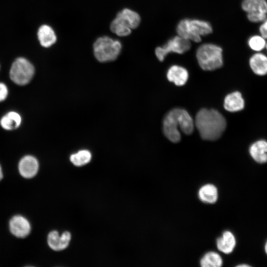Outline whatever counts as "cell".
<instances>
[{"mask_svg":"<svg viewBox=\"0 0 267 267\" xmlns=\"http://www.w3.org/2000/svg\"><path fill=\"white\" fill-rule=\"evenodd\" d=\"M110 29L113 33L120 37L128 36L131 33V29L118 14L111 22Z\"/></svg>","mask_w":267,"mask_h":267,"instance_id":"ffe728a7","label":"cell"},{"mask_svg":"<svg viewBox=\"0 0 267 267\" xmlns=\"http://www.w3.org/2000/svg\"><path fill=\"white\" fill-rule=\"evenodd\" d=\"M267 40L260 34L250 36L247 44L249 48L255 52H262L265 49Z\"/></svg>","mask_w":267,"mask_h":267,"instance_id":"603a6c76","label":"cell"},{"mask_svg":"<svg viewBox=\"0 0 267 267\" xmlns=\"http://www.w3.org/2000/svg\"><path fill=\"white\" fill-rule=\"evenodd\" d=\"M38 38L41 45L44 47H48L56 41V36L52 28L47 25H42L39 29Z\"/></svg>","mask_w":267,"mask_h":267,"instance_id":"e0dca14e","label":"cell"},{"mask_svg":"<svg viewBox=\"0 0 267 267\" xmlns=\"http://www.w3.org/2000/svg\"><path fill=\"white\" fill-rule=\"evenodd\" d=\"M265 49H266V50H267V44H266Z\"/></svg>","mask_w":267,"mask_h":267,"instance_id":"f546056e","label":"cell"},{"mask_svg":"<svg viewBox=\"0 0 267 267\" xmlns=\"http://www.w3.org/2000/svg\"><path fill=\"white\" fill-rule=\"evenodd\" d=\"M237 267H250V266L249 265H247V264H243V265H237Z\"/></svg>","mask_w":267,"mask_h":267,"instance_id":"83f0119b","label":"cell"},{"mask_svg":"<svg viewBox=\"0 0 267 267\" xmlns=\"http://www.w3.org/2000/svg\"><path fill=\"white\" fill-rule=\"evenodd\" d=\"M198 197L204 203H215L218 198L217 187L214 184L209 183L203 185L198 191Z\"/></svg>","mask_w":267,"mask_h":267,"instance_id":"ac0fdd59","label":"cell"},{"mask_svg":"<svg viewBox=\"0 0 267 267\" xmlns=\"http://www.w3.org/2000/svg\"><path fill=\"white\" fill-rule=\"evenodd\" d=\"M194 124L203 139L215 140L221 137L226 128L223 116L214 109H201L197 113Z\"/></svg>","mask_w":267,"mask_h":267,"instance_id":"6da1fadb","label":"cell"},{"mask_svg":"<svg viewBox=\"0 0 267 267\" xmlns=\"http://www.w3.org/2000/svg\"><path fill=\"white\" fill-rule=\"evenodd\" d=\"M2 178H3V174H2L1 167L0 165V180Z\"/></svg>","mask_w":267,"mask_h":267,"instance_id":"4316f807","label":"cell"},{"mask_svg":"<svg viewBox=\"0 0 267 267\" xmlns=\"http://www.w3.org/2000/svg\"><path fill=\"white\" fill-rule=\"evenodd\" d=\"M253 159L258 163L267 162V141L264 139L257 140L252 143L249 149Z\"/></svg>","mask_w":267,"mask_h":267,"instance_id":"7c38bea8","label":"cell"},{"mask_svg":"<svg viewBox=\"0 0 267 267\" xmlns=\"http://www.w3.org/2000/svg\"><path fill=\"white\" fill-rule=\"evenodd\" d=\"M168 80L173 82L176 85L181 86L184 85L188 78V73L184 68L173 65L168 70L167 74Z\"/></svg>","mask_w":267,"mask_h":267,"instance_id":"5bb4252c","label":"cell"},{"mask_svg":"<svg viewBox=\"0 0 267 267\" xmlns=\"http://www.w3.org/2000/svg\"><path fill=\"white\" fill-rule=\"evenodd\" d=\"M236 241L234 234L230 231H225L222 237L217 240V248L221 252L228 254L234 250Z\"/></svg>","mask_w":267,"mask_h":267,"instance_id":"9a60e30c","label":"cell"},{"mask_svg":"<svg viewBox=\"0 0 267 267\" xmlns=\"http://www.w3.org/2000/svg\"><path fill=\"white\" fill-rule=\"evenodd\" d=\"M200 264L202 267H220L222 265V259L218 253L211 251L201 258Z\"/></svg>","mask_w":267,"mask_h":267,"instance_id":"7402d4cb","label":"cell"},{"mask_svg":"<svg viewBox=\"0 0 267 267\" xmlns=\"http://www.w3.org/2000/svg\"><path fill=\"white\" fill-rule=\"evenodd\" d=\"M39 167L38 160L31 155L23 157L18 164L20 174L26 178H30L35 176L38 172Z\"/></svg>","mask_w":267,"mask_h":267,"instance_id":"9c48e42d","label":"cell"},{"mask_svg":"<svg viewBox=\"0 0 267 267\" xmlns=\"http://www.w3.org/2000/svg\"><path fill=\"white\" fill-rule=\"evenodd\" d=\"M259 31V34L267 40V18L261 23Z\"/></svg>","mask_w":267,"mask_h":267,"instance_id":"d4e9b609","label":"cell"},{"mask_svg":"<svg viewBox=\"0 0 267 267\" xmlns=\"http://www.w3.org/2000/svg\"><path fill=\"white\" fill-rule=\"evenodd\" d=\"M91 158V154L88 150H81L70 156V161L75 166H82L89 163Z\"/></svg>","mask_w":267,"mask_h":267,"instance_id":"cb8c5ba5","label":"cell"},{"mask_svg":"<svg viewBox=\"0 0 267 267\" xmlns=\"http://www.w3.org/2000/svg\"><path fill=\"white\" fill-rule=\"evenodd\" d=\"M71 238V234L68 231H65L59 235L57 231H52L49 233L47 236L48 245L53 250H62L67 247Z\"/></svg>","mask_w":267,"mask_h":267,"instance_id":"30bf717a","label":"cell"},{"mask_svg":"<svg viewBox=\"0 0 267 267\" xmlns=\"http://www.w3.org/2000/svg\"><path fill=\"white\" fill-rule=\"evenodd\" d=\"M127 25L132 29L137 28L140 22V17L136 12L125 8L118 14Z\"/></svg>","mask_w":267,"mask_h":267,"instance_id":"44dd1931","label":"cell"},{"mask_svg":"<svg viewBox=\"0 0 267 267\" xmlns=\"http://www.w3.org/2000/svg\"><path fill=\"white\" fill-rule=\"evenodd\" d=\"M9 227L11 233L18 238L27 236L31 230L28 220L21 215L13 216L9 221Z\"/></svg>","mask_w":267,"mask_h":267,"instance_id":"ba28073f","label":"cell"},{"mask_svg":"<svg viewBox=\"0 0 267 267\" xmlns=\"http://www.w3.org/2000/svg\"><path fill=\"white\" fill-rule=\"evenodd\" d=\"M121 43L108 37L98 38L93 44L94 54L96 59L101 62L115 60L121 50Z\"/></svg>","mask_w":267,"mask_h":267,"instance_id":"277c9868","label":"cell"},{"mask_svg":"<svg viewBox=\"0 0 267 267\" xmlns=\"http://www.w3.org/2000/svg\"><path fill=\"white\" fill-rule=\"evenodd\" d=\"M181 108L171 110L163 120V132L165 135L171 141L176 143L180 140V134L178 130L180 127V113Z\"/></svg>","mask_w":267,"mask_h":267,"instance_id":"52a82bcc","label":"cell"},{"mask_svg":"<svg viewBox=\"0 0 267 267\" xmlns=\"http://www.w3.org/2000/svg\"><path fill=\"white\" fill-rule=\"evenodd\" d=\"M222 48L213 44H204L197 49L196 56L200 67L205 71L221 68L223 64Z\"/></svg>","mask_w":267,"mask_h":267,"instance_id":"3957f363","label":"cell"},{"mask_svg":"<svg viewBox=\"0 0 267 267\" xmlns=\"http://www.w3.org/2000/svg\"><path fill=\"white\" fill-rule=\"evenodd\" d=\"M241 7L247 14H267V0H243Z\"/></svg>","mask_w":267,"mask_h":267,"instance_id":"2e32d148","label":"cell"},{"mask_svg":"<svg viewBox=\"0 0 267 267\" xmlns=\"http://www.w3.org/2000/svg\"><path fill=\"white\" fill-rule=\"evenodd\" d=\"M176 31L179 37L190 42L199 43L201 41V36L210 34L213 29L208 22L184 19L178 23Z\"/></svg>","mask_w":267,"mask_h":267,"instance_id":"7a4b0ae2","label":"cell"},{"mask_svg":"<svg viewBox=\"0 0 267 267\" xmlns=\"http://www.w3.org/2000/svg\"><path fill=\"white\" fill-rule=\"evenodd\" d=\"M250 67L258 76L267 74V55L262 52H255L249 60Z\"/></svg>","mask_w":267,"mask_h":267,"instance_id":"8fae6325","label":"cell"},{"mask_svg":"<svg viewBox=\"0 0 267 267\" xmlns=\"http://www.w3.org/2000/svg\"><path fill=\"white\" fill-rule=\"evenodd\" d=\"M8 89L3 83H0V102L3 101L8 95Z\"/></svg>","mask_w":267,"mask_h":267,"instance_id":"484cf974","label":"cell"},{"mask_svg":"<svg viewBox=\"0 0 267 267\" xmlns=\"http://www.w3.org/2000/svg\"><path fill=\"white\" fill-rule=\"evenodd\" d=\"M21 123V117L17 112H9L4 115L0 120L1 127L6 130H12L18 128Z\"/></svg>","mask_w":267,"mask_h":267,"instance_id":"d6986e66","label":"cell"},{"mask_svg":"<svg viewBox=\"0 0 267 267\" xmlns=\"http://www.w3.org/2000/svg\"><path fill=\"white\" fill-rule=\"evenodd\" d=\"M35 73L33 64L24 57L17 58L9 71L11 80L18 85H25L32 79Z\"/></svg>","mask_w":267,"mask_h":267,"instance_id":"5b68a950","label":"cell"},{"mask_svg":"<svg viewBox=\"0 0 267 267\" xmlns=\"http://www.w3.org/2000/svg\"><path fill=\"white\" fill-rule=\"evenodd\" d=\"M190 47V41L178 35L169 40L163 46L157 47L155 52L157 58L160 61H163L168 53L175 52L183 54L188 51Z\"/></svg>","mask_w":267,"mask_h":267,"instance_id":"8992f818","label":"cell"},{"mask_svg":"<svg viewBox=\"0 0 267 267\" xmlns=\"http://www.w3.org/2000/svg\"><path fill=\"white\" fill-rule=\"evenodd\" d=\"M265 252H266V254L267 255V241L265 243Z\"/></svg>","mask_w":267,"mask_h":267,"instance_id":"f1b7e54d","label":"cell"},{"mask_svg":"<svg viewBox=\"0 0 267 267\" xmlns=\"http://www.w3.org/2000/svg\"><path fill=\"white\" fill-rule=\"evenodd\" d=\"M223 106L224 109L229 112H237L244 108L245 101L241 93L236 91L225 96Z\"/></svg>","mask_w":267,"mask_h":267,"instance_id":"4fadbf2b","label":"cell"}]
</instances>
